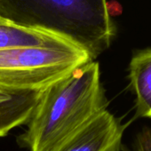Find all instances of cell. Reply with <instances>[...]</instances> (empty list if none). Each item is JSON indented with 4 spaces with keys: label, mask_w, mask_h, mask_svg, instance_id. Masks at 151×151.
<instances>
[{
    "label": "cell",
    "mask_w": 151,
    "mask_h": 151,
    "mask_svg": "<svg viewBox=\"0 0 151 151\" xmlns=\"http://www.w3.org/2000/svg\"><path fill=\"white\" fill-rule=\"evenodd\" d=\"M106 106L100 66L91 60L42 91L21 143L30 151H47Z\"/></svg>",
    "instance_id": "1"
},
{
    "label": "cell",
    "mask_w": 151,
    "mask_h": 151,
    "mask_svg": "<svg viewBox=\"0 0 151 151\" xmlns=\"http://www.w3.org/2000/svg\"><path fill=\"white\" fill-rule=\"evenodd\" d=\"M107 5V0H0V18L58 36L93 60L115 35Z\"/></svg>",
    "instance_id": "2"
},
{
    "label": "cell",
    "mask_w": 151,
    "mask_h": 151,
    "mask_svg": "<svg viewBox=\"0 0 151 151\" xmlns=\"http://www.w3.org/2000/svg\"><path fill=\"white\" fill-rule=\"evenodd\" d=\"M93 60L68 41L0 50V93L39 92Z\"/></svg>",
    "instance_id": "3"
},
{
    "label": "cell",
    "mask_w": 151,
    "mask_h": 151,
    "mask_svg": "<svg viewBox=\"0 0 151 151\" xmlns=\"http://www.w3.org/2000/svg\"><path fill=\"white\" fill-rule=\"evenodd\" d=\"M123 127L107 109L47 151H119Z\"/></svg>",
    "instance_id": "4"
},
{
    "label": "cell",
    "mask_w": 151,
    "mask_h": 151,
    "mask_svg": "<svg viewBox=\"0 0 151 151\" xmlns=\"http://www.w3.org/2000/svg\"><path fill=\"white\" fill-rule=\"evenodd\" d=\"M41 93L42 91L0 93V137H4L19 125L27 124Z\"/></svg>",
    "instance_id": "5"
},
{
    "label": "cell",
    "mask_w": 151,
    "mask_h": 151,
    "mask_svg": "<svg viewBox=\"0 0 151 151\" xmlns=\"http://www.w3.org/2000/svg\"><path fill=\"white\" fill-rule=\"evenodd\" d=\"M129 78L136 96L137 114L151 118V49L139 51L132 58Z\"/></svg>",
    "instance_id": "6"
},
{
    "label": "cell",
    "mask_w": 151,
    "mask_h": 151,
    "mask_svg": "<svg viewBox=\"0 0 151 151\" xmlns=\"http://www.w3.org/2000/svg\"><path fill=\"white\" fill-rule=\"evenodd\" d=\"M67 41L51 33L20 27L0 18V50L19 46H40Z\"/></svg>",
    "instance_id": "7"
},
{
    "label": "cell",
    "mask_w": 151,
    "mask_h": 151,
    "mask_svg": "<svg viewBox=\"0 0 151 151\" xmlns=\"http://www.w3.org/2000/svg\"><path fill=\"white\" fill-rule=\"evenodd\" d=\"M130 151H151V130L143 129L136 136Z\"/></svg>",
    "instance_id": "8"
}]
</instances>
